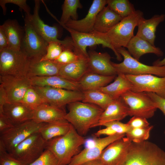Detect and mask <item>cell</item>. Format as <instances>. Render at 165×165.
Returning <instances> with one entry per match:
<instances>
[{
    "label": "cell",
    "mask_w": 165,
    "mask_h": 165,
    "mask_svg": "<svg viewBox=\"0 0 165 165\" xmlns=\"http://www.w3.org/2000/svg\"><path fill=\"white\" fill-rule=\"evenodd\" d=\"M33 86L50 87L82 91L78 82L68 79L60 75L29 77Z\"/></svg>",
    "instance_id": "cell-21"
},
{
    "label": "cell",
    "mask_w": 165,
    "mask_h": 165,
    "mask_svg": "<svg viewBox=\"0 0 165 165\" xmlns=\"http://www.w3.org/2000/svg\"><path fill=\"white\" fill-rule=\"evenodd\" d=\"M82 8L79 0H65L62 6V12L60 21L54 15L52 16L60 25H65L70 19L77 20V9Z\"/></svg>",
    "instance_id": "cell-34"
},
{
    "label": "cell",
    "mask_w": 165,
    "mask_h": 165,
    "mask_svg": "<svg viewBox=\"0 0 165 165\" xmlns=\"http://www.w3.org/2000/svg\"><path fill=\"white\" fill-rule=\"evenodd\" d=\"M125 75L133 86L132 91L153 93L165 99V77H160L151 74Z\"/></svg>",
    "instance_id": "cell-15"
},
{
    "label": "cell",
    "mask_w": 165,
    "mask_h": 165,
    "mask_svg": "<svg viewBox=\"0 0 165 165\" xmlns=\"http://www.w3.org/2000/svg\"><path fill=\"white\" fill-rule=\"evenodd\" d=\"M66 114L64 108L44 103L34 110L32 120L37 123H49L65 119Z\"/></svg>",
    "instance_id": "cell-23"
},
{
    "label": "cell",
    "mask_w": 165,
    "mask_h": 165,
    "mask_svg": "<svg viewBox=\"0 0 165 165\" xmlns=\"http://www.w3.org/2000/svg\"><path fill=\"white\" fill-rule=\"evenodd\" d=\"M8 48V39L1 25L0 26V51Z\"/></svg>",
    "instance_id": "cell-47"
},
{
    "label": "cell",
    "mask_w": 165,
    "mask_h": 165,
    "mask_svg": "<svg viewBox=\"0 0 165 165\" xmlns=\"http://www.w3.org/2000/svg\"><path fill=\"white\" fill-rule=\"evenodd\" d=\"M33 86L46 103L58 107L64 108L66 105L74 101H82L84 99L82 91L50 87Z\"/></svg>",
    "instance_id": "cell-12"
},
{
    "label": "cell",
    "mask_w": 165,
    "mask_h": 165,
    "mask_svg": "<svg viewBox=\"0 0 165 165\" xmlns=\"http://www.w3.org/2000/svg\"><path fill=\"white\" fill-rule=\"evenodd\" d=\"M66 48L65 46L58 42H49L46 53L40 60L55 61L58 58L63 50Z\"/></svg>",
    "instance_id": "cell-38"
},
{
    "label": "cell",
    "mask_w": 165,
    "mask_h": 165,
    "mask_svg": "<svg viewBox=\"0 0 165 165\" xmlns=\"http://www.w3.org/2000/svg\"><path fill=\"white\" fill-rule=\"evenodd\" d=\"M0 165H27L12 156L0 142Z\"/></svg>",
    "instance_id": "cell-41"
},
{
    "label": "cell",
    "mask_w": 165,
    "mask_h": 165,
    "mask_svg": "<svg viewBox=\"0 0 165 165\" xmlns=\"http://www.w3.org/2000/svg\"><path fill=\"white\" fill-rule=\"evenodd\" d=\"M86 139L71 126L66 134L46 141V149L51 151L57 158L58 165H68L72 158L81 151Z\"/></svg>",
    "instance_id": "cell-2"
},
{
    "label": "cell",
    "mask_w": 165,
    "mask_h": 165,
    "mask_svg": "<svg viewBox=\"0 0 165 165\" xmlns=\"http://www.w3.org/2000/svg\"><path fill=\"white\" fill-rule=\"evenodd\" d=\"M21 102L33 110L41 104L46 103L32 86L28 90Z\"/></svg>",
    "instance_id": "cell-36"
},
{
    "label": "cell",
    "mask_w": 165,
    "mask_h": 165,
    "mask_svg": "<svg viewBox=\"0 0 165 165\" xmlns=\"http://www.w3.org/2000/svg\"><path fill=\"white\" fill-rule=\"evenodd\" d=\"M81 57L71 49H65L59 57L53 61L62 64H70L78 61Z\"/></svg>",
    "instance_id": "cell-40"
},
{
    "label": "cell",
    "mask_w": 165,
    "mask_h": 165,
    "mask_svg": "<svg viewBox=\"0 0 165 165\" xmlns=\"http://www.w3.org/2000/svg\"><path fill=\"white\" fill-rule=\"evenodd\" d=\"M87 72L88 59L81 57L77 61L63 65L61 68L59 75L71 81L78 82Z\"/></svg>",
    "instance_id": "cell-29"
},
{
    "label": "cell",
    "mask_w": 165,
    "mask_h": 165,
    "mask_svg": "<svg viewBox=\"0 0 165 165\" xmlns=\"http://www.w3.org/2000/svg\"><path fill=\"white\" fill-rule=\"evenodd\" d=\"M131 142L124 137L115 141L103 150L98 159L103 165H125Z\"/></svg>",
    "instance_id": "cell-16"
},
{
    "label": "cell",
    "mask_w": 165,
    "mask_h": 165,
    "mask_svg": "<svg viewBox=\"0 0 165 165\" xmlns=\"http://www.w3.org/2000/svg\"><path fill=\"white\" fill-rule=\"evenodd\" d=\"M24 33L21 50L30 61L40 60L45 55L48 43L35 30L26 14Z\"/></svg>",
    "instance_id": "cell-8"
},
{
    "label": "cell",
    "mask_w": 165,
    "mask_h": 165,
    "mask_svg": "<svg viewBox=\"0 0 165 165\" xmlns=\"http://www.w3.org/2000/svg\"><path fill=\"white\" fill-rule=\"evenodd\" d=\"M127 123L132 128H144L149 126L147 119L138 116H133Z\"/></svg>",
    "instance_id": "cell-44"
},
{
    "label": "cell",
    "mask_w": 165,
    "mask_h": 165,
    "mask_svg": "<svg viewBox=\"0 0 165 165\" xmlns=\"http://www.w3.org/2000/svg\"><path fill=\"white\" fill-rule=\"evenodd\" d=\"M0 86L5 92L7 103L21 102L26 91L32 86L28 76L0 75Z\"/></svg>",
    "instance_id": "cell-14"
},
{
    "label": "cell",
    "mask_w": 165,
    "mask_h": 165,
    "mask_svg": "<svg viewBox=\"0 0 165 165\" xmlns=\"http://www.w3.org/2000/svg\"><path fill=\"white\" fill-rule=\"evenodd\" d=\"M155 103L157 108L159 109L165 115V99L154 93H146ZM165 134V130L164 131Z\"/></svg>",
    "instance_id": "cell-45"
},
{
    "label": "cell",
    "mask_w": 165,
    "mask_h": 165,
    "mask_svg": "<svg viewBox=\"0 0 165 165\" xmlns=\"http://www.w3.org/2000/svg\"><path fill=\"white\" fill-rule=\"evenodd\" d=\"M101 126L109 127L116 133L125 134L132 128L127 123H124L118 121L108 122L102 124Z\"/></svg>",
    "instance_id": "cell-43"
},
{
    "label": "cell",
    "mask_w": 165,
    "mask_h": 165,
    "mask_svg": "<svg viewBox=\"0 0 165 165\" xmlns=\"http://www.w3.org/2000/svg\"><path fill=\"white\" fill-rule=\"evenodd\" d=\"M116 75L107 76L87 72L78 82L82 91L97 89L105 86L115 78Z\"/></svg>",
    "instance_id": "cell-32"
},
{
    "label": "cell",
    "mask_w": 165,
    "mask_h": 165,
    "mask_svg": "<svg viewBox=\"0 0 165 165\" xmlns=\"http://www.w3.org/2000/svg\"><path fill=\"white\" fill-rule=\"evenodd\" d=\"M58 160L50 150L46 149L42 154L29 165H58Z\"/></svg>",
    "instance_id": "cell-39"
},
{
    "label": "cell",
    "mask_w": 165,
    "mask_h": 165,
    "mask_svg": "<svg viewBox=\"0 0 165 165\" xmlns=\"http://www.w3.org/2000/svg\"><path fill=\"white\" fill-rule=\"evenodd\" d=\"M125 165H165V151L150 141L132 142Z\"/></svg>",
    "instance_id": "cell-3"
},
{
    "label": "cell",
    "mask_w": 165,
    "mask_h": 165,
    "mask_svg": "<svg viewBox=\"0 0 165 165\" xmlns=\"http://www.w3.org/2000/svg\"><path fill=\"white\" fill-rule=\"evenodd\" d=\"M107 4L122 18L129 16L136 10L133 4L128 0H107Z\"/></svg>",
    "instance_id": "cell-35"
},
{
    "label": "cell",
    "mask_w": 165,
    "mask_h": 165,
    "mask_svg": "<svg viewBox=\"0 0 165 165\" xmlns=\"http://www.w3.org/2000/svg\"><path fill=\"white\" fill-rule=\"evenodd\" d=\"M82 92L84 99L82 102L94 104L104 110L114 100L108 94L97 89L86 90Z\"/></svg>",
    "instance_id": "cell-33"
},
{
    "label": "cell",
    "mask_w": 165,
    "mask_h": 165,
    "mask_svg": "<svg viewBox=\"0 0 165 165\" xmlns=\"http://www.w3.org/2000/svg\"><path fill=\"white\" fill-rule=\"evenodd\" d=\"M72 124L65 119L49 123H44L39 132L47 141L54 138L66 134L69 131Z\"/></svg>",
    "instance_id": "cell-31"
},
{
    "label": "cell",
    "mask_w": 165,
    "mask_h": 165,
    "mask_svg": "<svg viewBox=\"0 0 165 165\" xmlns=\"http://www.w3.org/2000/svg\"><path fill=\"white\" fill-rule=\"evenodd\" d=\"M34 110L21 102L6 103L0 114H3L14 126L32 120Z\"/></svg>",
    "instance_id": "cell-20"
},
{
    "label": "cell",
    "mask_w": 165,
    "mask_h": 165,
    "mask_svg": "<svg viewBox=\"0 0 165 165\" xmlns=\"http://www.w3.org/2000/svg\"><path fill=\"white\" fill-rule=\"evenodd\" d=\"M116 133L110 127H106L105 128L97 131L95 133L94 135L96 137H98L103 135H106L108 136L114 135Z\"/></svg>",
    "instance_id": "cell-48"
},
{
    "label": "cell",
    "mask_w": 165,
    "mask_h": 165,
    "mask_svg": "<svg viewBox=\"0 0 165 165\" xmlns=\"http://www.w3.org/2000/svg\"><path fill=\"white\" fill-rule=\"evenodd\" d=\"M107 4V0H94L87 14L80 20L70 19L64 25L67 27L76 31L85 33L93 32L97 16Z\"/></svg>",
    "instance_id": "cell-18"
},
{
    "label": "cell",
    "mask_w": 165,
    "mask_h": 165,
    "mask_svg": "<svg viewBox=\"0 0 165 165\" xmlns=\"http://www.w3.org/2000/svg\"><path fill=\"white\" fill-rule=\"evenodd\" d=\"M121 98L129 109L128 115L148 119L152 117L157 109L155 103L146 92L138 93L130 90Z\"/></svg>",
    "instance_id": "cell-11"
},
{
    "label": "cell",
    "mask_w": 165,
    "mask_h": 165,
    "mask_svg": "<svg viewBox=\"0 0 165 165\" xmlns=\"http://www.w3.org/2000/svg\"><path fill=\"white\" fill-rule=\"evenodd\" d=\"M88 53V72L107 76L117 74L112 64L111 57L108 53H100L91 50Z\"/></svg>",
    "instance_id": "cell-19"
},
{
    "label": "cell",
    "mask_w": 165,
    "mask_h": 165,
    "mask_svg": "<svg viewBox=\"0 0 165 165\" xmlns=\"http://www.w3.org/2000/svg\"><path fill=\"white\" fill-rule=\"evenodd\" d=\"M61 25L70 33L74 44L73 51L79 57L88 59L89 55L86 48L101 44L104 48L108 47L111 49L117 60L122 61V56L112 45L106 34L94 31L89 33L80 32L68 28L64 25Z\"/></svg>",
    "instance_id": "cell-4"
},
{
    "label": "cell",
    "mask_w": 165,
    "mask_h": 165,
    "mask_svg": "<svg viewBox=\"0 0 165 165\" xmlns=\"http://www.w3.org/2000/svg\"><path fill=\"white\" fill-rule=\"evenodd\" d=\"M152 64L157 66H165V57L161 60L158 59L156 60L153 62Z\"/></svg>",
    "instance_id": "cell-51"
},
{
    "label": "cell",
    "mask_w": 165,
    "mask_h": 165,
    "mask_svg": "<svg viewBox=\"0 0 165 165\" xmlns=\"http://www.w3.org/2000/svg\"><path fill=\"white\" fill-rule=\"evenodd\" d=\"M68 112L64 119L80 135H86L98 123L104 110L94 104L77 101L68 105Z\"/></svg>",
    "instance_id": "cell-1"
},
{
    "label": "cell",
    "mask_w": 165,
    "mask_h": 165,
    "mask_svg": "<svg viewBox=\"0 0 165 165\" xmlns=\"http://www.w3.org/2000/svg\"><path fill=\"white\" fill-rule=\"evenodd\" d=\"M122 19L108 6H105L97 16L94 31L99 33L106 34Z\"/></svg>",
    "instance_id": "cell-27"
},
{
    "label": "cell",
    "mask_w": 165,
    "mask_h": 165,
    "mask_svg": "<svg viewBox=\"0 0 165 165\" xmlns=\"http://www.w3.org/2000/svg\"><path fill=\"white\" fill-rule=\"evenodd\" d=\"M14 126L3 114H0V134L8 130Z\"/></svg>",
    "instance_id": "cell-46"
},
{
    "label": "cell",
    "mask_w": 165,
    "mask_h": 165,
    "mask_svg": "<svg viewBox=\"0 0 165 165\" xmlns=\"http://www.w3.org/2000/svg\"><path fill=\"white\" fill-rule=\"evenodd\" d=\"M80 165H103L99 159L95 160L85 163Z\"/></svg>",
    "instance_id": "cell-50"
},
{
    "label": "cell",
    "mask_w": 165,
    "mask_h": 165,
    "mask_svg": "<svg viewBox=\"0 0 165 165\" xmlns=\"http://www.w3.org/2000/svg\"><path fill=\"white\" fill-rule=\"evenodd\" d=\"M46 146V141L37 132L29 136L9 153L23 163L29 165L42 154Z\"/></svg>",
    "instance_id": "cell-9"
},
{
    "label": "cell",
    "mask_w": 165,
    "mask_h": 165,
    "mask_svg": "<svg viewBox=\"0 0 165 165\" xmlns=\"http://www.w3.org/2000/svg\"><path fill=\"white\" fill-rule=\"evenodd\" d=\"M44 123H37L31 120L14 125L0 134V142L9 153L29 136L39 132Z\"/></svg>",
    "instance_id": "cell-10"
},
{
    "label": "cell",
    "mask_w": 165,
    "mask_h": 165,
    "mask_svg": "<svg viewBox=\"0 0 165 165\" xmlns=\"http://www.w3.org/2000/svg\"><path fill=\"white\" fill-rule=\"evenodd\" d=\"M116 50L124 58L123 61L119 63L112 62L117 74L134 75L151 74L160 77H165V66H149L144 64L133 57L124 47L118 48Z\"/></svg>",
    "instance_id": "cell-5"
},
{
    "label": "cell",
    "mask_w": 165,
    "mask_h": 165,
    "mask_svg": "<svg viewBox=\"0 0 165 165\" xmlns=\"http://www.w3.org/2000/svg\"><path fill=\"white\" fill-rule=\"evenodd\" d=\"M126 48L132 57L138 61L141 56L146 53H152L158 57L163 55L160 48L152 46L136 35L131 39Z\"/></svg>",
    "instance_id": "cell-25"
},
{
    "label": "cell",
    "mask_w": 165,
    "mask_h": 165,
    "mask_svg": "<svg viewBox=\"0 0 165 165\" xmlns=\"http://www.w3.org/2000/svg\"><path fill=\"white\" fill-rule=\"evenodd\" d=\"M7 103V99L5 92L3 88L0 86V112H1L3 106Z\"/></svg>",
    "instance_id": "cell-49"
},
{
    "label": "cell",
    "mask_w": 165,
    "mask_h": 165,
    "mask_svg": "<svg viewBox=\"0 0 165 165\" xmlns=\"http://www.w3.org/2000/svg\"><path fill=\"white\" fill-rule=\"evenodd\" d=\"M125 136V134L116 133L104 138H96L94 145L82 150L72 158L68 165H80L89 161L98 159L108 146Z\"/></svg>",
    "instance_id": "cell-17"
},
{
    "label": "cell",
    "mask_w": 165,
    "mask_h": 165,
    "mask_svg": "<svg viewBox=\"0 0 165 165\" xmlns=\"http://www.w3.org/2000/svg\"><path fill=\"white\" fill-rule=\"evenodd\" d=\"M143 17V13L142 11L136 10L130 15L123 18L106 34L112 45L116 49L121 47H126L134 36L135 28Z\"/></svg>",
    "instance_id": "cell-6"
},
{
    "label": "cell",
    "mask_w": 165,
    "mask_h": 165,
    "mask_svg": "<svg viewBox=\"0 0 165 165\" xmlns=\"http://www.w3.org/2000/svg\"><path fill=\"white\" fill-rule=\"evenodd\" d=\"M165 19V14L155 15L147 19L143 17L139 20L136 35L155 46V33L157 27Z\"/></svg>",
    "instance_id": "cell-22"
},
{
    "label": "cell",
    "mask_w": 165,
    "mask_h": 165,
    "mask_svg": "<svg viewBox=\"0 0 165 165\" xmlns=\"http://www.w3.org/2000/svg\"><path fill=\"white\" fill-rule=\"evenodd\" d=\"M153 128V126H149L144 128H132L126 134L125 136L131 142L140 143L148 139Z\"/></svg>",
    "instance_id": "cell-37"
},
{
    "label": "cell",
    "mask_w": 165,
    "mask_h": 165,
    "mask_svg": "<svg viewBox=\"0 0 165 165\" xmlns=\"http://www.w3.org/2000/svg\"><path fill=\"white\" fill-rule=\"evenodd\" d=\"M7 36L9 48L20 50L24 36V28L15 20H8L1 25Z\"/></svg>",
    "instance_id": "cell-28"
},
{
    "label": "cell",
    "mask_w": 165,
    "mask_h": 165,
    "mask_svg": "<svg viewBox=\"0 0 165 165\" xmlns=\"http://www.w3.org/2000/svg\"><path fill=\"white\" fill-rule=\"evenodd\" d=\"M114 81L97 90L111 97L114 100L118 99L126 92L132 91L133 86L124 74L119 73Z\"/></svg>",
    "instance_id": "cell-30"
},
{
    "label": "cell",
    "mask_w": 165,
    "mask_h": 165,
    "mask_svg": "<svg viewBox=\"0 0 165 165\" xmlns=\"http://www.w3.org/2000/svg\"><path fill=\"white\" fill-rule=\"evenodd\" d=\"M40 1L35 0L33 13L29 17L34 28L37 32L48 43L58 42L67 48L73 50L74 44L72 38H67L63 40L58 38L59 31L56 26H51L45 23L40 17L39 11Z\"/></svg>",
    "instance_id": "cell-13"
},
{
    "label": "cell",
    "mask_w": 165,
    "mask_h": 165,
    "mask_svg": "<svg viewBox=\"0 0 165 165\" xmlns=\"http://www.w3.org/2000/svg\"><path fill=\"white\" fill-rule=\"evenodd\" d=\"M11 3L18 6L20 9L23 10L26 13L28 17H30L31 14L30 13V9L27 3L26 0H0V5L2 7L4 15L6 14V4Z\"/></svg>",
    "instance_id": "cell-42"
},
{
    "label": "cell",
    "mask_w": 165,
    "mask_h": 165,
    "mask_svg": "<svg viewBox=\"0 0 165 165\" xmlns=\"http://www.w3.org/2000/svg\"><path fill=\"white\" fill-rule=\"evenodd\" d=\"M129 109L121 97L115 100L104 110L95 127L106 123L120 121L128 115Z\"/></svg>",
    "instance_id": "cell-24"
},
{
    "label": "cell",
    "mask_w": 165,
    "mask_h": 165,
    "mask_svg": "<svg viewBox=\"0 0 165 165\" xmlns=\"http://www.w3.org/2000/svg\"><path fill=\"white\" fill-rule=\"evenodd\" d=\"M30 61L21 50L4 49L0 51V75L28 76Z\"/></svg>",
    "instance_id": "cell-7"
},
{
    "label": "cell",
    "mask_w": 165,
    "mask_h": 165,
    "mask_svg": "<svg viewBox=\"0 0 165 165\" xmlns=\"http://www.w3.org/2000/svg\"><path fill=\"white\" fill-rule=\"evenodd\" d=\"M63 65L53 61H31L27 76L31 77L59 75Z\"/></svg>",
    "instance_id": "cell-26"
}]
</instances>
